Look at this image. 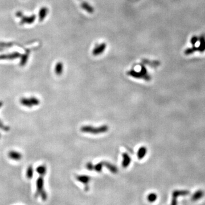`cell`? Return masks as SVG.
I'll return each instance as SVG.
<instances>
[{"mask_svg":"<svg viewBox=\"0 0 205 205\" xmlns=\"http://www.w3.org/2000/svg\"><path fill=\"white\" fill-rule=\"evenodd\" d=\"M109 130V127L107 125H103L100 127H94L89 126H83L81 128V130L83 133H91L93 134H98L107 132Z\"/></svg>","mask_w":205,"mask_h":205,"instance_id":"obj_1","label":"cell"},{"mask_svg":"<svg viewBox=\"0 0 205 205\" xmlns=\"http://www.w3.org/2000/svg\"><path fill=\"white\" fill-rule=\"evenodd\" d=\"M43 176L40 175L39 177L37 180V192L36 197H38V195H41V197L43 201L47 200V194L46 191L44 190V179Z\"/></svg>","mask_w":205,"mask_h":205,"instance_id":"obj_2","label":"cell"},{"mask_svg":"<svg viewBox=\"0 0 205 205\" xmlns=\"http://www.w3.org/2000/svg\"><path fill=\"white\" fill-rule=\"evenodd\" d=\"M128 75H129L130 76H132L134 78L137 79H143L146 81H149L150 79V76L148 74L147 72V70L145 69V67L144 66H141V70L140 72H137L134 70H130V71H128L127 72Z\"/></svg>","mask_w":205,"mask_h":205,"instance_id":"obj_3","label":"cell"},{"mask_svg":"<svg viewBox=\"0 0 205 205\" xmlns=\"http://www.w3.org/2000/svg\"><path fill=\"white\" fill-rule=\"evenodd\" d=\"M190 194V191L189 190H176L173 191L172 193V204L175 205L177 204V198L180 196H186V195Z\"/></svg>","mask_w":205,"mask_h":205,"instance_id":"obj_4","label":"cell"},{"mask_svg":"<svg viewBox=\"0 0 205 205\" xmlns=\"http://www.w3.org/2000/svg\"><path fill=\"white\" fill-rule=\"evenodd\" d=\"M103 166V162H99L96 165H94L91 162H88L86 165V168L89 170H95L97 172H101Z\"/></svg>","mask_w":205,"mask_h":205,"instance_id":"obj_5","label":"cell"},{"mask_svg":"<svg viewBox=\"0 0 205 205\" xmlns=\"http://www.w3.org/2000/svg\"><path fill=\"white\" fill-rule=\"evenodd\" d=\"M76 178L78 181L81 182V183H83L85 185L86 190L87 191L88 190V185L89 184V181H91V178L88 175H81L76 176Z\"/></svg>","mask_w":205,"mask_h":205,"instance_id":"obj_6","label":"cell"},{"mask_svg":"<svg viewBox=\"0 0 205 205\" xmlns=\"http://www.w3.org/2000/svg\"><path fill=\"white\" fill-rule=\"evenodd\" d=\"M107 44L105 43H102L99 44L97 47L94 48V49L92 51V54L94 56H98L100 55L104 52L105 50L106 49Z\"/></svg>","mask_w":205,"mask_h":205,"instance_id":"obj_7","label":"cell"},{"mask_svg":"<svg viewBox=\"0 0 205 205\" xmlns=\"http://www.w3.org/2000/svg\"><path fill=\"white\" fill-rule=\"evenodd\" d=\"M36 16L34 14L29 16H23L21 18V20L20 21V24L21 25H24V24H32L34 23V22L36 21Z\"/></svg>","mask_w":205,"mask_h":205,"instance_id":"obj_8","label":"cell"},{"mask_svg":"<svg viewBox=\"0 0 205 205\" xmlns=\"http://www.w3.org/2000/svg\"><path fill=\"white\" fill-rule=\"evenodd\" d=\"M48 12H49V10H48V8L45 6H43V7H42L40 9L39 13H38V16H39V21L40 22L43 21L45 18L47 17Z\"/></svg>","mask_w":205,"mask_h":205,"instance_id":"obj_9","label":"cell"},{"mask_svg":"<svg viewBox=\"0 0 205 205\" xmlns=\"http://www.w3.org/2000/svg\"><path fill=\"white\" fill-rule=\"evenodd\" d=\"M123 156V162H122V166L124 168H126L129 166L131 162V158L130 156L128 155L126 153H124L122 155Z\"/></svg>","mask_w":205,"mask_h":205,"instance_id":"obj_10","label":"cell"},{"mask_svg":"<svg viewBox=\"0 0 205 205\" xmlns=\"http://www.w3.org/2000/svg\"><path fill=\"white\" fill-rule=\"evenodd\" d=\"M9 158L14 161H20L22 158V155L19 152L15 151H10L8 154Z\"/></svg>","mask_w":205,"mask_h":205,"instance_id":"obj_11","label":"cell"},{"mask_svg":"<svg viewBox=\"0 0 205 205\" xmlns=\"http://www.w3.org/2000/svg\"><path fill=\"white\" fill-rule=\"evenodd\" d=\"M81 7L83 10L91 14L94 12V8L87 2H83L81 4Z\"/></svg>","mask_w":205,"mask_h":205,"instance_id":"obj_12","label":"cell"},{"mask_svg":"<svg viewBox=\"0 0 205 205\" xmlns=\"http://www.w3.org/2000/svg\"><path fill=\"white\" fill-rule=\"evenodd\" d=\"M147 153V149L145 146H142L139 148L138 152H137V158L139 160L143 159Z\"/></svg>","mask_w":205,"mask_h":205,"instance_id":"obj_13","label":"cell"},{"mask_svg":"<svg viewBox=\"0 0 205 205\" xmlns=\"http://www.w3.org/2000/svg\"><path fill=\"white\" fill-rule=\"evenodd\" d=\"M20 102L22 105H24V106H25V107L30 108V107H32L33 106H34L33 104V102H32L31 98L29 99L22 98L21 99Z\"/></svg>","mask_w":205,"mask_h":205,"instance_id":"obj_14","label":"cell"},{"mask_svg":"<svg viewBox=\"0 0 205 205\" xmlns=\"http://www.w3.org/2000/svg\"><path fill=\"white\" fill-rule=\"evenodd\" d=\"M203 195H204V193L202 190H198L196 192H195L194 194L192 195L191 200L193 201H198V200H200L201 198H202Z\"/></svg>","mask_w":205,"mask_h":205,"instance_id":"obj_15","label":"cell"},{"mask_svg":"<svg viewBox=\"0 0 205 205\" xmlns=\"http://www.w3.org/2000/svg\"><path fill=\"white\" fill-rule=\"evenodd\" d=\"M63 65L62 62H58L55 67V72L57 75H61L63 73Z\"/></svg>","mask_w":205,"mask_h":205,"instance_id":"obj_16","label":"cell"},{"mask_svg":"<svg viewBox=\"0 0 205 205\" xmlns=\"http://www.w3.org/2000/svg\"><path fill=\"white\" fill-rule=\"evenodd\" d=\"M103 164H104V166H105V167H106L108 170H110L112 173L116 174L117 173L118 170L115 165H113L112 164H111L108 162H103Z\"/></svg>","mask_w":205,"mask_h":205,"instance_id":"obj_17","label":"cell"},{"mask_svg":"<svg viewBox=\"0 0 205 205\" xmlns=\"http://www.w3.org/2000/svg\"><path fill=\"white\" fill-rule=\"evenodd\" d=\"M36 171L38 173V174L39 175H44L46 173V171H47V169H46V166L43 165H40L38 166V167L36 169Z\"/></svg>","mask_w":205,"mask_h":205,"instance_id":"obj_18","label":"cell"},{"mask_svg":"<svg viewBox=\"0 0 205 205\" xmlns=\"http://www.w3.org/2000/svg\"><path fill=\"white\" fill-rule=\"evenodd\" d=\"M29 53H26L24 54V55H22L21 56V59L20 60V66H24L26 64L28 58H29Z\"/></svg>","mask_w":205,"mask_h":205,"instance_id":"obj_19","label":"cell"},{"mask_svg":"<svg viewBox=\"0 0 205 205\" xmlns=\"http://www.w3.org/2000/svg\"><path fill=\"white\" fill-rule=\"evenodd\" d=\"M198 50L201 52H203L205 50V38L203 36L200 38V46L198 47Z\"/></svg>","mask_w":205,"mask_h":205,"instance_id":"obj_20","label":"cell"},{"mask_svg":"<svg viewBox=\"0 0 205 205\" xmlns=\"http://www.w3.org/2000/svg\"><path fill=\"white\" fill-rule=\"evenodd\" d=\"M33 166H29V168L27 169V172H26V177H27V178L29 179H31L33 178Z\"/></svg>","mask_w":205,"mask_h":205,"instance_id":"obj_21","label":"cell"},{"mask_svg":"<svg viewBox=\"0 0 205 205\" xmlns=\"http://www.w3.org/2000/svg\"><path fill=\"white\" fill-rule=\"evenodd\" d=\"M147 198H148V200L150 202H154L156 201L157 198V195L156 193H150L148 195Z\"/></svg>","mask_w":205,"mask_h":205,"instance_id":"obj_22","label":"cell"},{"mask_svg":"<svg viewBox=\"0 0 205 205\" xmlns=\"http://www.w3.org/2000/svg\"><path fill=\"white\" fill-rule=\"evenodd\" d=\"M197 50H198V48H196L195 47L189 48V49H187L185 51V54L186 55H190L191 54L194 53L195 51H197Z\"/></svg>","mask_w":205,"mask_h":205,"instance_id":"obj_23","label":"cell"},{"mask_svg":"<svg viewBox=\"0 0 205 205\" xmlns=\"http://www.w3.org/2000/svg\"><path fill=\"white\" fill-rule=\"evenodd\" d=\"M5 59L10 60V55L9 54H2V55H0V60Z\"/></svg>","mask_w":205,"mask_h":205,"instance_id":"obj_24","label":"cell"},{"mask_svg":"<svg viewBox=\"0 0 205 205\" xmlns=\"http://www.w3.org/2000/svg\"><path fill=\"white\" fill-rule=\"evenodd\" d=\"M198 41V38L197 37L194 36V37H193L191 38V39L190 40V42H191V43L192 44H193V46H195V43L197 42Z\"/></svg>","mask_w":205,"mask_h":205,"instance_id":"obj_25","label":"cell"},{"mask_svg":"<svg viewBox=\"0 0 205 205\" xmlns=\"http://www.w3.org/2000/svg\"><path fill=\"white\" fill-rule=\"evenodd\" d=\"M15 15H16V16H17V17H19V18H22L24 16L23 13H22L21 11L17 12V13H16Z\"/></svg>","mask_w":205,"mask_h":205,"instance_id":"obj_26","label":"cell"},{"mask_svg":"<svg viewBox=\"0 0 205 205\" xmlns=\"http://www.w3.org/2000/svg\"><path fill=\"white\" fill-rule=\"evenodd\" d=\"M3 105V102L2 101H0V108H1Z\"/></svg>","mask_w":205,"mask_h":205,"instance_id":"obj_27","label":"cell"},{"mask_svg":"<svg viewBox=\"0 0 205 205\" xmlns=\"http://www.w3.org/2000/svg\"><path fill=\"white\" fill-rule=\"evenodd\" d=\"M0 51H1V49H0Z\"/></svg>","mask_w":205,"mask_h":205,"instance_id":"obj_28","label":"cell"}]
</instances>
